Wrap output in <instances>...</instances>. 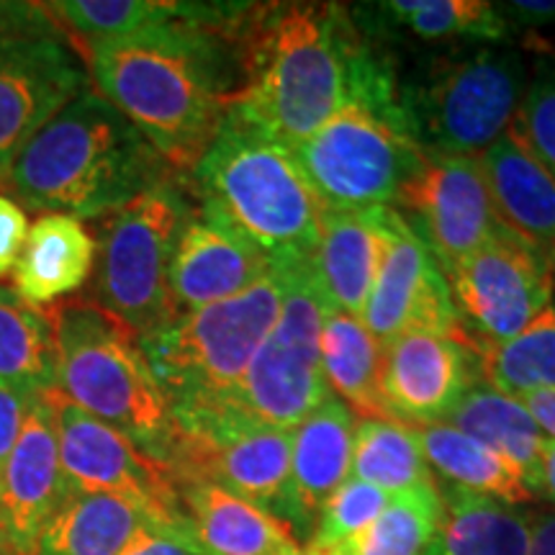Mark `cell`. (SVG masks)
<instances>
[{"label": "cell", "mask_w": 555, "mask_h": 555, "mask_svg": "<svg viewBox=\"0 0 555 555\" xmlns=\"http://www.w3.org/2000/svg\"><path fill=\"white\" fill-rule=\"evenodd\" d=\"M144 525L150 519L127 499L69 494L41 532L37 555H119Z\"/></svg>", "instance_id": "cell-29"}, {"label": "cell", "mask_w": 555, "mask_h": 555, "mask_svg": "<svg viewBox=\"0 0 555 555\" xmlns=\"http://www.w3.org/2000/svg\"><path fill=\"white\" fill-rule=\"evenodd\" d=\"M191 176L201 214L258 247L275 266L309 260L324 204L294 150L234 106Z\"/></svg>", "instance_id": "cell-4"}, {"label": "cell", "mask_w": 555, "mask_h": 555, "mask_svg": "<svg viewBox=\"0 0 555 555\" xmlns=\"http://www.w3.org/2000/svg\"><path fill=\"white\" fill-rule=\"evenodd\" d=\"M393 204L409 214L406 224L425 242L442 273L504 232L478 157L422 152Z\"/></svg>", "instance_id": "cell-13"}, {"label": "cell", "mask_w": 555, "mask_h": 555, "mask_svg": "<svg viewBox=\"0 0 555 555\" xmlns=\"http://www.w3.org/2000/svg\"><path fill=\"white\" fill-rule=\"evenodd\" d=\"M0 555H16V553H13L11 547H9V543H5L3 535H0Z\"/></svg>", "instance_id": "cell-46"}, {"label": "cell", "mask_w": 555, "mask_h": 555, "mask_svg": "<svg viewBox=\"0 0 555 555\" xmlns=\"http://www.w3.org/2000/svg\"><path fill=\"white\" fill-rule=\"evenodd\" d=\"M99 245L80 219L41 214L11 273V291L29 307L44 309L75 294L95 266Z\"/></svg>", "instance_id": "cell-24"}, {"label": "cell", "mask_w": 555, "mask_h": 555, "mask_svg": "<svg viewBox=\"0 0 555 555\" xmlns=\"http://www.w3.org/2000/svg\"><path fill=\"white\" fill-rule=\"evenodd\" d=\"M384 258L378 206L324 208L307 270L324 309L360 317Z\"/></svg>", "instance_id": "cell-21"}, {"label": "cell", "mask_w": 555, "mask_h": 555, "mask_svg": "<svg viewBox=\"0 0 555 555\" xmlns=\"http://www.w3.org/2000/svg\"><path fill=\"white\" fill-rule=\"evenodd\" d=\"M446 422L457 433L474 437L476 442L515 463L535 496L540 494V461H543L547 437L535 425L522 401L506 397L486 384L474 386L453 406Z\"/></svg>", "instance_id": "cell-27"}, {"label": "cell", "mask_w": 555, "mask_h": 555, "mask_svg": "<svg viewBox=\"0 0 555 555\" xmlns=\"http://www.w3.org/2000/svg\"><path fill=\"white\" fill-rule=\"evenodd\" d=\"M183 540L201 555H304L286 519L224 486L176 476Z\"/></svg>", "instance_id": "cell-19"}, {"label": "cell", "mask_w": 555, "mask_h": 555, "mask_svg": "<svg viewBox=\"0 0 555 555\" xmlns=\"http://www.w3.org/2000/svg\"><path fill=\"white\" fill-rule=\"evenodd\" d=\"M57 429L60 466L69 494H114L144 512L152 527L183 538L178 481L168 463L144 453L134 440L47 391Z\"/></svg>", "instance_id": "cell-11"}, {"label": "cell", "mask_w": 555, "mask_h": 555, "mask_svg": "<svg viewBox=\"0 0 555 555\" xmlns=\"http://www.w3.org/2000/svg\"><path fill=\"white\" fill-rule=\"evenodd\" d=\"M527 80L517 50L483 47L446 57L399 93L401 121L422 152L478 157L509 129Z\"/></svg>", "instance_id": "cell-7"}, {"label": "cell", "mask_w": 555, "mask_h": 555, "mask_svg": "<svg viewBox=\"0 0 555 555\" xmlns=\"http://www.w3.org/2000/svg\"><path fill=\"white\" fill-rule=\"evenodd\" d=\"M0 535H3V532H0ZM9 547H11V545H9Z\"/></svg>", "instance_id": "cell-48"}, {"label": "cell", "mask_w": 555, "mask_h": 555, "mask_svg": "<svg viewBox=\"0 0 555 555\" xmlns=\"http://www.w3.org/2000/svg\"><path fill=\"white\" fill-rule=\"evenodd\" d=\"M547 440H555V391H532L519 399Z\"/></svg>", "instance_id": "cell-43"}, {"label": "cell", "mask_w": 555, "mask_h": 555, "mask_svg": "<svg viewBox=\"0 0 555 555\" xmlns=\"http://www.w3.org/2000/svg\"><path fill=\"white\" fill-rule=\"evenodd\" d=\"M350 478L376 486L388 496L433 486L416 433L391 420H358Z\"/></svg>", "instance_id": "cell-33"}, {"label": "cell", "mask_w": 555, "mask_h": 555, "mask_svg": "<svg viewBox=\"0 0 555 555\" xmlns=\"http://www.w3.org/2000/svg\"><path fill=\"white\" fill-rule=\"evenodd\" d=\"M384 258L360 311V322L380 347L409 332H435L466 339L450 296L446 273L425 242L414 234L397 208L378 206Z\"/></svg>", "instance_id": "cell-14"}, {"label": "cell", "mask_w": 555, "mask_h": 555, "mask_svg": "<svg viewBox=\"0 0 555 555\" xmlns=\"http://www.w3.org/2000/svg\"><path fill=\"white\" fill-rule=\"evenodd\" d=\"M191 211L185 193L168 178L106 217L95 253L93 301L137 337H147L178 317L170 266Z\"/></svg>", "instance_id": "cell-8"}, {"label": "cell", "mask_w": 555, "mask_h": 555, "mask_svg": "<svg viewBox=\"0 0 555 555\" xmlns=\"http://www.w3.org/2000/svg\"><path fill=\"white\" fill-rule=\"evenodd\" d=\"M356 416L330 397L291 429L288 525L307 530L317 522L330 496L350 478Z\"/></svg>", "instance_id": "cell-22"}, {"label": "cell", "mask_w": 555, "mask_h": 555, "mask_svg": "<svg viewBox=\"0 0 555 555\" xmlns=\"http://www.w3.org/2000/svg\"><path fill=\"white\" fill-rule=\"evenodd\" d=\"M196 3H170V0H57L50 11L62 29L75 39V50L88 41L124 39L131 34L155 29L191 16Z\"/></svg>", "instance_id": "cell-35"}, {"label": "cell", "mask_w": 555, "mask_h": 555, "mask_svg": "<svg viewBox=\"0 0 555 555\" xmlns=\"http://www.w3.org/2000/svg\"><path fill=\"white\" fill-rule=\"evenodd\" d=\"M442 517V496L433 486L391 496L380 515L363 530L309 555H425Z\"/></svg>", "instance_id": "cell-32"}, {"label": "cell", "mask_w": 555, "mask_h": 555, "mask_svg": "<svg viewBox=\"0 0 555 555\" xmlns=\"http://www.w3.org/2000/svg\"><path fill=\"white\" fill-rule=\"evenodd\" d=\"M52 319L62 397L168 463L176 420L134 332L95 301H67Z\"/></svg>", "instance_id": "cell-5"}, {"label": "cell", "mask_w": 555, "mask_h": 555, "mask_svg": "<svg viewBox=\"0 0 555 555\" xmlns=\"http://www.w3.org/2000/svg\"><path fill=\"white\" fill-rule=\"evenodd\" d=\"M31 399L37 397H26L16 388L0 386V466L16 446L21 427H24L26 414H29Z\"/></svg>", "instance_id": "cell-40"}, {"label": "cell", "mask_w": 555, "mask_h": 555, "mask_svg": "<svg viewBox=\"0 0 555 555\" xmlns=\"http://www.w3.org/2000/svg\"><path fill=\"white\" fill-rule=\"evenodd\" d=\"M530 519L515 506L450 486L437 535L425 555H527Z\"/></svg>", "instance_id": "cell-28"}, {"label": "cell", "mask_w": 555, "mask_h": 555, "mask_svg": "<svg viewBox=\"0 0 555 555\" xmlns=\"http://www.w3.org/2000/svg\"><path fill=\"white\" fill-rule=\"evenodd\" d=\"M281 268L286 291L273 330L221 412L291 433L330 399L319 358L327 309L311 283L307 262H283Z\"/></svg>", "instance_id": "cell-10"}, {"label": "cell", "mask_w": 555, "mask_h": 555, "mask_svg": "<svg viewBox=\"0 0 555 555\" xmlns=\"http://www.w3.org/2000/svg\"><path fill=\"white\" fill-rule=\"evenodd\" d=\"M555 176V62H540L509 124Z\"/></svg>", "instance_id": "cell-37"}, {"label": "cell", "mask_w": 555, "mask_h": 555, "mask_svg": "<svg viewBox=\"0 0 555 555\" xmlns=\"http://www.w3.org/2000/svg\"><path fill=\"white\" fill-rule=\"evenodd\" d=\"M286 278L275 266L245 294L178 314L163 330L139 337L172 420L217 414L232 401L255 352L273 330Z\"/></svg>", "instance_id": "cell-6"}, {"label": "cell", "mask_w": 555, "mask_h": 555, "mask_svg": "<svg viewBox=\"0 0 555 555\" xmlns=\"http://www.w3.org/2000/svg\"><path fill=\"white\" fill-rule=\"evenodd\" d=\"M547 260H551V270H553V281H555V249L551 255H547Z\"/></svg>", "instance_id": "cell-47"}, {"label": "cell", "mask_w": 555, "mask_h": 555, "mask_svg": "<svg viewBox=\"0 0 555 555\" xmlns=\"http://www.w3.org/2000/svg\"><path fill=\"white\" fill-rule=\"evenodd\" d=\"M388 502H391V496L386 491L365 481H358V478H347L335 494L330 496L324 509L319 512L317 532L311 535L309 551L330 547L339 543V540L356 535V532L371 525L386 509Z\"/></svg>", "instance_id": "cell-36"}, {"label": "cell", "mask_w": 555, "mask_h": 555, "mask_svg": "<svg viewBox=\"0 0 555 555\" xmlns=\"http://www.w3.org/2000/svg\"><path fill=\"white\" fill-rule=\"evenodd\" d=\"M294 157L324 208H373L397 198L422 150L399 103L350 101L298 142Z\"/></svg>", "instance_id": "cell-9"}, {"label": "cell", "mask_w": 555, "mask_h": 555, "mask_svg": "<svg viewBox=\"0 0 555 555\" xmlns=\"http://www.w3.org/2000/svg\"><path fill=\"white\" fill-rule=\"evenodd\" d=\"M11 39H69L50 3L0 0V41Z\"/></svg>", "instance_id": "cell-38"}, {"label": "cell", "mask_w": 555, "mask_h": 555, "mask_svg": "<svg viewBox=\"0 0 555 555\" xmlns=\"http://www.w3.org/2000/svg\"><path fill=\"white\" fill-rule=\"evenodd\" d=\"M506 24L527 26V29H543L555 26V0H519V3L499 5Z\"/></svg>", "instance_id": "cell-42"}, {"label": "cell", "mask_w": 555, "mask_h": 555, "mask_svg": "<svg viewBox=\"0 0 555 555\" xmlns=\"http://www.w3.org/2000/svg\"><path fill=\"white\" fill-rule=\"evenodd\" d=\"M69 496L47 391L31 399L16 446L0 466V532L16 555H37L47 522Z\"/></svg>", "instance_id": "cell-18"}, {"label": "cell", "mask_w": 555, "mask_h": 555, "mask_svg": "<svg viewBox=\"0 0 555 555\" xmlns=\"http://www.w3.org/2000/svg\"><path fill=\"white\" fill-rule=\"evenodd\" d=\"M0 386L26 397L57 388L52 311L29 307L5 286H0Z\"/></svg>", "instance_id": "cell-30"}, {"label": "cell", "mask_w": 555, "mask_h": 555, "mask_svg": "<svg viewBox=\"0 0 555 555\" xmlns=\"http://www.w3.org/2000/svg\"><path fill=\"white\" fill-rule=\"evenodd\" d=\"M540 494L551 496L555 502V440H547L540 461Z\"/></svg>", "instance_id": "cell-45"}, {"label": "cell", "mask_w": 555, "mask_h": 555, "mask_svg": "<svg viewBox=\"0 0 555 555\" xmlns=\"http://www.w3.org/2000/svg\"><path fill=\"white\" fill-rule=\"evenodd\" d=\"M168 466L219 483L288 522L291 433L234 412L176 422Z\"/></svg>", "instance_id": "cell-12"}, {"label": "cell", "mask_w": 555, "mask_h": 555, "mask_svg": "<svg viewBox=\"0 0 555 555\" xmlns=\"http://www.w3.org/2000/svg\"><path fill=\"white\" fill-rule=\"evenodd\" d=\"M478 165L506 232L551 255L555 249L553 172L532 155L512 127L478 155Z\"/></svg>", "instance_id": "cell-23"}, {"label": "cell", "mask_w": 555, "mask_h": 555, "mask_svg": "<svg viewBox=\"0 0 555 555\" xmlns=\"http://www.w3.org/2000/svg\"><path fill=\"white\" fill-rule=\"evenodd\" d=\"M29 237V221L16 198L0 193V281L9 278Z\"/></svg>", "instance_id": "cell-39"}, {"label": "cell", "mask_w": 555, "mask_h": 555, "mask_svg": "<svg viewBox=\"0 0 555 555\" xmlns=\"http://www.w3.org/2000/svg\"><path fill=\"white\" fill-rule=\"evenodd\" d=\"M119 555H201L196 547H191L183 538L172 535L168 530L144 525L137 530V535L129 540L127 547Z\"/></svg>", "instance_id": "cell-41"}, {"label": "cell", "mask_w": 555, "mask_h": 555, "mask_svg": "<svg viewBox=\"0 0 555 555\" xmlns=\"http://www.w3.org/2000/svg\"><path fill=\"white\" fill-rule=\"evenodd\" d=\"M234 37L242 88L232 106L291 150L345 103L399 99L339 5H245Z\"/></svg>", "instance_id": "cell-2"}, {"label": "cell", "mask_w": 555, "mask_h": 555, "mask_svg": "<svg viewBox=\"0 0 555 555\" xmlns=\"http://www.w3.org/2000/svg\"><path fill=\"white\" fill-rule=\"evenodd\" d=\"M468 347L476 352L483 384L506 397L555 391V298L506 343H468Z\"/></svg>", "instance_id": "cell-31"}, {"label": "cell", "mask_w": 555, "mask_h": 555, "mask_svg": "<svg viewBox=\"0 0 555 555\" xmlns=\"http://www.w3.org/2000/svg\"><path fill=\"white\" fill-rule=\"evenodd\" d=\"M304 555H309V553H304Z\"/></svg>", "instance_id": "cell-49"}, {"label": "cell", "mask_w": 555, "mask_h": 555, "mask_svg": "<svg viewBox=\"0 0 555 555\" xmlns=\"http://www.w3.org/2000/svg\"><path fill=\"white\" fill-rule=\"evenodd\" d=\"M457 319L466 317L481 343H506L555 298L551 260L512 232L499 234L446 273Z\"/></svg>", "instance_id": "cell-15"}, {"label": "cell", "mask_w": 555, "mask_h": 555, "mask_svg": "<svg viewBox=\"0 0 555 555\" xmlns=\"http://www.w3.org/2000/svg\"><path fill=\"white\" fill-rule=\"evenodd\" d=\"M275 268L258 247L193 208L170 266V296L178 314L245 294Z\"/></svg>", "instance_id": "cell-20"}, {"label": "cell", "mask_w": 555, "mask_h": 555, "mask_svg": "<svg viewBox=\"0 0 555 555\" xmlns=\"http://www.w3.org/2000/svg\"><path fill=\"white\" fill-rule=\"evenodd\" d=\"M478 358L466 339L409 332L384 347L380 397L391 422L425 427L446 422L474 388Z\"/></svg>", "instance_id": "cell-17"}, {"label": "cell", "mask_w": 555, "mask_h": 555, "mask_svg": "<svg viewBox=\"0 0 555 555\" xmlns=\"http://www.w3.org/2000/svg\"><path fill=\"white\" fill-rule=\"evenodd\" d=\"M527 555H555V512L538 515L530 522V547Z\"/></svg>", "instance_id": "cell-44"}, {"label": "cell", "mask_w": 555, "mask_h": 555, "mask_svg": "<svg viewBox=\"0 0 555 555\" xmlns=\"http://www.w3.org/2000/svg\"><path fill=\"white\" fill-rule=\"evenodd\" d=\"M393 29L409 31L416 39L448 41H504L512 26L494 3L483 0H391L376 5Z\"/></svg>", "instance_id": "cell-34"}, {"label": "cell", "mask_w": 555, "mask_h": 555, "mask_svg": "<svg viewBox=\"0 0 555 555\" xmlns=\"http://www.w3.org/2000/svg\"><path fill=\"white\" fill-rule=\"evenodd\" d=\"M245 5L196 3L191 16L88 41L78 52L103 101L176 172L196 170L242 88L237 18Z\"/></svg>", "instance_id": "cell-1"}, {"label": "cell", "mask_w": 555, "mask_h": 555, "mask_svg": "<svg viewBox=\"0 0 555 555\" xmlns=\"http://www.w3.org/2000/svg\"><path fill=\"white\" fill-rule=\"evenodd\" d=\"M90 86L69 39L0 41V185L21 152Z\"/></svg>", "instance_id": "cell-16"}, {"label": "cell", "mask_w": 555, "mask_h": 555, "mask_svg": "<svg viewBox=\"0 0 555 555\" xmlns=\"http://www.w3.org/2000/svg\"><path fill=\"white\" fill-rule=\"evenodd\" d=\"M425 453L427 466H433L446 481L470 494H481L502 504H527L535 499L522 470L504 455L476 442L474 437L457 433L448 422L412 427Z\"/></svg>", "instance_id": "cell-26"}, {"label": "cell", "mask_w": 555, "mask_h": 555, "mask_svg": "<svg viewBox=\"0 0 555 555\" xmlns=\"http://www.w3.org/2000/svg\"><path fill=\"white\" fill-rule=\"evenodd\" d=\"M319 358L330 397L343 401L358 420H388L380 397L384 347L358 317L324 314Z\"/></svg>", "instance_id": "cell-25"}, {"label": "cell", "mask_w": 555, "mask_h": 555, "mask_svg": "<svg viewBox=\"0 0 555 555\" xmlns=\"http://www.w3.org/2000/svg\"><path fill=\"white\" fill-rule=\"evenodd\" d=\"M168 170L147 139L88 88L26 144L5 189L31 211L101 219L168 180Z\"/></svg>", "instance_id": "cell-3"}]
</instances>
